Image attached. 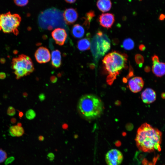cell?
Returning <instances> with one entry per match:
<instances>
[{"label":"cell","instance_id":"cell-4","mask_svg":"<svg viewBox=\"0 0 165 165\" xmlns=\"http://www.w3.org/2000/svg\"><path fill=\"white\" fill-rule=\"evenodd\" d=\"M63 12L53 7L42 12L38 17V23L40 28L49 30L57 27L67 28L63 16Z\"/></svg>","mask_w":165,"mask_h":165},{"label":"cell","instance_id":"cell-1","mask_svg":"<svg viewBox=\"0 0 165 165\" xmlns=\"http://www.w3.org/2000/svg\"><path fill=\"white\" fill-rule=\"evenodd\" d=\"M162 133L157 128L145 123L138 128L135 138L136 145L139 150L151 152L160 150Z\"/></svg>","mask_w":165,"mask_h":165},{"label":"cell","instance_id":"cell-10","mask_svg":"<svg viewBox=\"0 0 165 165\" xmlns=\"http://www.w3.org/2000/svg\"><path fill=\"white\" fill-rule=\"evenodd\" d=\"M51 35L56 43L60 46L64 44L67 37L66 30L61 28L55 29L52 32Z\"/></svg>","mask_w":165,"mask_h":165},{"label":"cell","instance_id":"cell-20","mask_svg":"<svg viewBox=\"0 0 165 165\" xmlns=\"http://www.w3.org/2000/svg\"><path fill=\"white\" fill-rule=\"evenodd\" d=\"M90 46V40L89 38L87 37L79 40L77 42V48L81 51H84L89 50Z\"/></svg>","mask_w":165,"mask_h":165},{"label":"cell","instance_id":"cell-22","mask_svg":"<svg viewBox=\"0 0 165 165\" xmlns=\"http://www.w3.org/2000/svg\"><path fill=\"white\" fill-rule=\"evenodd\" d=\"M136 62L140 67H141L144 62V58L143 56L140 54H137L135 57Z\"/></svg>","mask_w":165,"mask_h":165},{"label":"cell","instance_id":"cell-7","mask_svg":"<svg viewBox=\"0 0 165 165\" xmlns=\"http://www.w3.org/2000/svg\"><path fill=\"white\" fill-rule=\"evenodd\" d=\"M110 41L105 34L98 31L93 38L91 44V50L96 60L103 56L110 48Z\"/></svg>","mask_w":165,"mask_h":165},{"label":"cell","instance_id":"cell-11","mask_svg":"<svg viewBox=\"0 0 165 165\" xmlns=\"http://www.w3.org/2000/svg\"><path fill=\"white\" fill-rule=\"evenodd\" d=\"M128 86L131 91L137 93L141 91L142 89L144 82L141 77H135L131 79L128 82Z\"/></svg>","mask_w":165,"mask_h":165},{"label":"cell","instance_id":"cell-23","mask_svg":"<svg viewBox=\"0 0 165 165\" xmlns=\"http://www.w3.org/2000/svg\"><path fill=\"white\" fill-rule=\"evenodd\" d=\"M25 116L27 119L31 120L35 118L36 113L34 110L32 109H29L26 112Z\"/></svg>","mask_w":165,"mask_h":165},{"label":"cell","instance_id":"cell-5","mask_svg":"<svg viewBox=\"0 0 165 165\" xmlns=\"http://www.w3.org/2000/svg\"><path fill=\"white\" fill-rule=\"evenodd\" d=\"M11 64L12 68L17 79L30 75L35 70L31 58L23 54L13 58Z\"/></svg>","mask_w":165,"mask_h":165},{"label":"cell","instance_id":"cell-14","mask_svg":"<svg viewBox=\"0 0 165 165\" xmlns=\"http://www.w3.org/2000/svg\"><path fill=\"white\" fill-rule=\"evenodd\" d=\"M141 98L143 102L147 104L154 102L156 98V94L152 89L147 88L141 94Z\"/></svg>","mask_w":165,"mask_h":165},{"label":"cell","instance_id":"cell-36","mask_svg":"<svg viewBox=\"0 0 165 165\" xmlns=\"http://www.w3.org/2000/svg\"><path fill=\"white\" fill-rule=\"evenodd\" d=\"M66 2L69 3H73L75 2L76 0H65Z\"/></svg>","mask_w":165,"mask_h":165},{"label":"cell","instance_id":"cell-29","mask_svg":"<svg viewBox=\"0 0 165 165\" xmlns=\"http://www.w3.org/2000/svg\"><path fill=\"white\" fill-rule=\"evenodd\" d=\"M6 77V75L5 73L4 72H0V79H3Z\"/></svg>","mask_w":165,"mask_h":165},{"label":"cell","instance_id":"cell-8","mask_svg":"<svg viewBox=\"0 0 165 165\" xmlns=\"http://www.w3.org/2000/svg\"><path fill=\"white\" fill-rule=\"evenodd\" d=\"M105 159L107 165H120L123 161V156L119 150L112 149L107 153Z\"/></svg>","mask_w":165,"mask_h":165},{"label":"cell","instance_id":"cell-27","mask_svg":"<svg viewBox=\"0 0 165 165\" xmlns=\"http://www.w3.org/2000/svg\"><path fill=\"white\" fill-rule=\"evenodd\" d=\"M7 113L9 116H13L16 114V110L13 107L10 106L7 109Z\"/></svg>","mask_w":165,"mask_h":165},{"label":"cell","instance_id":"cell-16","mask_svg":"<svg viewBox=\"0 0 165 165\" xmlns=\"http://www.w3.org/2000/svg\"><path fill=\"white\" fill-rule=\"evenodd\" d=\"M51 64L53 67L55 68L60 67L61 65V55L59 50H56L52 51Z\"/></svg>","mask_w":165,"mask_h":165},{"label":"cell","instance_id":"cell-13","mask_svg":"<svg viewBox=\"0 0 165 165\" xmlns=\"http://www.w3.org/2000/svg\"><path fill=\"white\" fill-rule=\"evenodd\" d=\"M63 16L66 24L69 25L76 21L78 17V14L75 9L69 8L63 12Z\"/></svg>","mask_w":165,"mask_h":165},{"label":"cell","instance_id":"cell-21","mask_svg":"<svg viewBox=\"0 0 165 165\" xmlns=\"http://www.w3.org/2000/svg\"><path fill=\"white\" fill-rule=\"evenodd\" d=\"M134 44L133 41L131 38L125 39L122 43V46L126 50H130L134 47Z\"/></svg>","mask_w":165,"mask_h":165},{"label":"cell","instance_id":"cell-37","mask_svg":"<svg viewBox=\"0 0 165 165\" xmlns=\"http://www.w3.org/2000/svg\"><path fill=\"white\" fill-rule=\"evenodd\" d=\"M39 97L40 100L42 101V100L43 99H44V97L43 96V94H40V95L39 96Z\"/></svg>","mask_w":165,"mask_h":165},{"label":"cell","instance_id":"cell-31","mask_svg":"<svg viewBox=\"0 0 165 165\" xmlns=\"http://www.w3.org/2000/svg\"><path fill=\"white\" fill-rule=\"evenodd\" d=\"M139 49L141 51H144L145 49V46L143 44L140 45L139 46Z\"/></svg>","mask_w":165,"mask_h":165},{"label":"cell","instance_id":"cell-38","mask_svg":"<svg viewBox=\"0 0 165 165\" xmlns=\"http://www.w3.org/2000/svg\"><path fill=\"white\" fill-rule=\"evenodd\" d=\"M23 96L24 97H26L28 96V94L26 92H24L23 94Z\"/></svg>","mask_w":165,"mask_h":165},{"label":"cell","instance_id":"cell-40","mask_svg":"<svg viewBox=\"0 0 165 165\" xmlns=\"http://www.w3.org/2000/svg\"><path fill=\"white\" fill-rule=\"evenodd\" d=\"M17 126H19V127H21L22 126V124L20 123H18L17 124Z\"/></svg>","mask_w":165,"mask_h":165},{"label":"cell","instance_id":"cell-34","mask_svg":"<svg viewBox=\"0 0 165 165\" xmlns=\"http://www.w3.org/2000/svg\"><path fill=\"white\" fill-rule=\"evenodd\" d=\"M18 111H19V116L20 118V119L23 116V113L22 112L20 111L19 110Z\"/></svg>","mask_w":165,"mask_h":165},{"label":"cell","instance_id":"cell-18","mask_svg":"<svg viewBox=\"0 0 165 165\" xmlns=\"http://www.w3.org/2000/svg\"><path fill=\"white\" fill-rule=\"evenodd\" d=\"M24 130L22 127L17 125L11 126L9 129L10 135L13 137L21 136L24 134Z\"/></svg>","mask_w":165,"mask_h":165},{"label":"cell","instance_id":"cell-39","mask_svg":"<svg viewBox=\"0 0 165 165\" xmlns=\"http://www.w3.org/2000/svg\"><path fill=\"white\" fill-rule=\"evenodd\" d=\"M39 139L40 141H42L44 139V138L42 136H40L39 137Z\"/></svg>","mask_w":165,"mask_h":165},{"label":"cell","instance_id":"cell-26","mask_svg":"<svg viewBox=\"0 0 165 165\" xmlns=\"http://www.w3.org/2000/svg\"><path fill=\"white\" fill-rule=\"evenodd\" d=\"M7 157L6 153L3 150L0 149V163L3 162Z\"/></svg>","mask_w":165,"mask_h":165},{"label":"cell","instance_id":"cell-24","mask_svg":"<svg viewBox=\"0 0 165 165\" xmlns=\"http://www.w3.org/2000/svg\"><path fill=\"white\" fill-rule=\"evenodd\" d=\"M95 16L94 12L90 11L87 13L86 16V20L85 23L86 25L89 24L90 22L91 21L92 19Z\"/></svg>","mask_w":165,"mask_h":165},{"label":"cell","instance_id":"cell-19","mask_svg":"<svg viewBox=\"0 0 165 165\" xmlns=\"http://www.w3.org/2000/svg\"><path fill=\"white\" fill-rule=\"evenodd\" d=\"M72 34L75 38H80L85 34V30L82 26L79 24H75L72 27Z\"/></svg>","mask_w":165,"mask_h":165},{"label":"cell","instance_id":"cell-32","mask_svg":"<svg viewBox=\"0 0 165 165\" xmlns=\"http://www.w3.org/2000/svg\"><path fill=\"white\" fill-rule=\"evenodd\" d=\"M145 71L146 72H148L150 70V68L148 66H146L144 68Z\"/></svg>","mask_w":165,"mask_h":165},{"label":"cell","instance_id":"cell-2","mask_svg":"<svg viewBox=\"0 0 165 165\" xmlns=\"http://www.w3.org/2000/svg\"><path fill=\"white\" fill-rule=\"evenodd\" d=\"M78 109L81 115L87 119L96 118L101 114L103 106L101 100L93 94H86L80 98Z\"/></svg>","mask_w":165,"mask_h":165},{"label":"cell","instance_id":"cell-3","mask_svg":"<svg viewBox=\"0 0 165 165\" xmlns=\"http://www.w3.org/2000/svg\"><path fill=\"white\" fill-rule=\"evenodd\" d=\"M127 56L125 53L114 51L106 55L102 60L105 69L109 73L107 81L112 83L121 70L126 65Z\"/></svg>","mask_w":165,"mask_h":165},{"label":"cell","instance_id":"cell-30","mask_svg":"<svg viewBox=\"0 0 165 165\" xmlns=\"http://www.w3.org/2000/svg\"><path fill=\"white\" fill-rule=\"evenodd\" d=\"M48 157L49 158L50 160H52L54 158V156L52 153H50L48 155Z\"/></svg>","mask_w":165,"mask_h":165},{"label":"cell","instance_id":"cell-9","mask_svg":"<svg viewBox=\"0 0 165 165\" xmlns=\"http://www.w3.org/2000/svg\"><path fill=\"white\" fill-rule=\"evenodd\" d=\"M35 56L37 62L39 63H45L50 59L51 55L49 50L46 48L42 46L35 51Z\"/></svg>","mask_w":165,"mask_h":165},{"label":"cell","instance_id":"cell-17","mask_svg":"<svg viewBox=\"0 0 165 165\" xmlns=\"http://www.w3.org/2000/svg\"><path fill=\"white\" fill-rule=\"evenodd\" d=\"M97 5L100 11L105 12L109 11L111 9L112 2L110 0H98Z\"/></svg>","mask_w":165,"mask_h":165},{"label":"cell","instance_id":"cell-25","mask_svg":"<svg viewBox=\"0 0 165 165\" xmlns=\"http://www.w3.org/2000/svg\"><path fill=\"white\" fill-rule=\"evenodd\" d=\"M15 4L19 6H26L28 2V0H14Z\"/></svg>","mask_w":165,"mask_h":165},{"label":"cell","instance_id":"cell-6","mask_svg":"<svg viewBox=\"0 0 165 165\" xmlns=\"http://www.w3.org/2000/svg\"><path fill=\"white\" fill-rule=\"evenodd\" d=\"M21 17L18 14H12L10 12L0 15V31L5 33H13L16 35L19 33L18 28Z\"/></svg>","mask_w":165,"mask_h":165},{"label":"cell","instance_id":"cell-28","mask_svg":"<svg viewBox=\"0 0 165 165\" xmlns=\"http://www.w3.org/2000/svg\"><path fill=\"white\" fill-rule=\"evenodd\" d=\"M152 63H154L159 61L158 57L156 55H154L152 57Z\"/></svg>","mask_w":165,"mask_h":165},{"label":"cell","instance_id":"cell-15","mask_svg":"<svg viewBox=\"0 0 165 165\" xmlns=\"http://www.w3.org/2000/svg\"><path fill=\"white\" fill-rule=\"evenodd\" d=\"M152 63V70L153 73L157 77L163 76L165 73V63L159 61Z\"/></svg>","mask_w":165,"mask_h":165},{"label":"cell","instance_id":"cell-35","mask_svg":"<svg viewBox=\"0 0 165 165\" xmlns=\"http://www.w3.org/2000/svg\"><path fill=\"white\" fill-rule=\"evenodd\" d=\"M165 18V16L163 14H161L160 16L159 19L160 20H163Z\"/></svg>","mask_w":165,"mask_h":165},{"label":"cell","instance_id":"cell-33","mask_svg":"<svg viewBox=\"0 0 165 165\" xmlns=\"http://www.w3.org/2000/svg\"><path fill=\"white\" fill-rule=\"evenodd\" d=\"M16 119L14 118H12L11 119V122L13 124L15 123H16Z\"/></svg>","mask_w":165,"mask_h":165},{"label":"cell","instance_id":"cell-12","mask_svg":"<svg viewBox=\"0 0 165 165\" xmlns=\"http://www.w3.org/2000/svg\"><path fill=\"white\" fill-rule=\"evenodd\" d=\"M99 21L101 26L107 28H110L115 21L114 15L111 13L102 14L99 16Z\"/></svg>","mask_w":165,"mask_h":165}]
</instances>
